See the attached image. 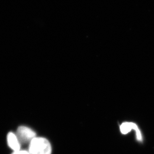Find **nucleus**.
<instances>
[{"label": "nucleus", "mask_w": 154, "mask_h": 154, "mask_svg": "<svg viewBox=\"0 0 154 154\" xmlns=\"http://www.w3.org/2000/svg\"><path fill=\"white\" fill-rule=\"evenodd\" d=\"M29 152L31 154H51V145L45 138L35 137L29 143Z\"/></svg>", "instance_id": "nucleus-1"}, {"label": "nucleus", "mask_w": 154, "mask_h": 154, "mask_svg": "<svg viewBox=\"0 0 154 154\" xmlns=\"http://www.w3.org/2000/svg\"><path fill=\"white\" fill-rule=\"evenodd\" d=\"M17 136L20 143H28L35 138L36 134L31 128L26 126L19 127L17 131Z\"/></svg>", "instance_id": "nucleus-2"}, {"label": "nucleus", "mask_w": 154, "mask_h": 154, "mask_svg": "<svg viewBox=\"0 0 154 154\" xmlns=\"http://www.w3.org/2000/svg\"><path fill=\"white\" fill-rule=\"evenodd\" d=\"M120 130L122 134L126 135L131 131L132 130H134L136 131V138L139 141H142V135L141 134V131L138 128L137 124L133 122H124L120 125Z\"/></svg>", "instance_id": "nucleus-3"}, {"label": "nucleus", "mask_w": 154, "mask_h": 154, "mask_svg": "<svg viewBox=\"0 0 154 154\" xmlns=\"http://www.w3.org/2000/svg\"><path fill=\"white\" fill-rule=\"evenodd\" d=\"M8 144L9 147L14 152L20 150V143L16 134L13 132L9 133L7 136Z\"/></svg>", "instance_id": "nucleus-4"}, {"label": "nucleus", "mask_w": 154, "mask_h": 154, "mask_svg": "<svg viewBox=\"0 0 154 154\" xmlns=\"http://www.w3.org/2000/svg\"><path fill=\"white\" fill-rule=\"evenodd\" d=\"M12 154H31L29 151H25V150H19L17 151L14 152Z\"/></svg>", "instance_id": "nucleus-5"}]
</instances>
